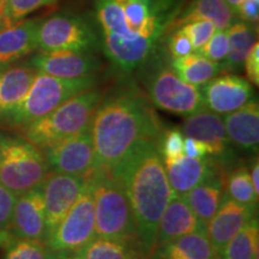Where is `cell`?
Instances as JSON below:
<instances>
[{"mask_svg":"<svg viewBox=\"0 0 259 259\" xmlns=\"http://www.w3.org/2000/svg\"><path fill=\"white\" fill-rule=\"evenodd\" d=\"M181 30L191 42L193 52H199L218 29L209 21H192L181 25Z\"/></svg>","mask_w":259,"mask_h":259,"instance_id":"obj_33","label":"cell"},{"mask_svg":"<svg viewBox=\"0 0 259 259\" xmlns=\"http://www.w3.org/2000/svg\"><path fill=\"white\" fill-rule=\"evenodd\" d=\"M85 183L87 177L69 176L53 171H51L42 183L46 211V240L78 199Z\"/></svg>","mask_w":259,"mask_h":259,"instance_id":"obj_12","label":"cell"},{"mask_svg":"<svg viewBox=\"0 0 259 259\" xmlns=\"http://www.w3.org/2000/svg\"><path fill=\"white\" fill-rule=\"evenodd\" d=\"M200 229L205 228L194 216L184 196L173 193L158 221L155 247Z\"/></svg>","mask_w":259,"mask_h":259,"instance_id":"obj_20","label":"cell"},{"mask_svg":"<svg viewBox=\"0 0 259 259\" xmlns=\"http://www.w3.org/2000/svg\"><path fill=\"white\" fill-rule=\"evenodd\" d=\"M192 21H209L218 30H227L236 21V17L226 0H193L177 16L169 30L180 28Z\"/></svg>","mask_w":259,"mask_h":259,"instance_id":"obj_24","label":"cell"},{"mask_svg":"<svg viewBox=\"0 0 259 259\" xmlns=\"http://www.w3.org/2000/svg\"><path fill=\"white\" fill-rule=\"evenodd\" d=\"M102 99V92L94 88L80 93L48 114L21 127L23 137L42 151L46 150L58 142L90 127Z\"/></svg>","mask_w":259,"mask_h":259,"instance_id":"obj_4","label":"cell"},{"mask_svg":"<svg viewBox=\"0 0 259 259\" xmlns=\"http://www.w3.org/2000/svg\"><path fill=\"white\" fill-rule=\"evenodd\" d=\"M248 173H250V179L252 186H253L254 189V192L259 194V162L257 156H255L253 158V161H252Z\"/></svg>","mask_w":259,"mask_h":259,"instance_id":"obj_41","label":"cell"},{"mask_svg":"<svg viewBox=\"0 0 259 259\" xmlns=\"http://www.w3.org/2000/svg\"><path fill=\"white\" fill-rule=\"evenodd\" d=\"M242 2H244V0H226L227 4L231 6V9L233 10V12H235V10L239 8V5H240Z\"/></svg>","mask_w":259,"mask_h":259,"instance_id":"obj_44","label":"cell"},{"mask_svg":"<svg viewBox=\"0 0 259 259\" xmlns=\"http://www.w3.org/2000/svg\"><path fill=\"white\" fill-rule=\"evenodd\" d=\"M204 108L226 115L245 106L253 99L251 83L235 74H222L200 87Z\"/></svg>","mask_w":259,"mask_h":259,"instance_id":"obj_13","label":"cell"},{"mask_svg":"<svg viewBox=\"0 0 259 259\" xmlns=\"http://www.w3.org/2000/svg\"><path fill=\"white\" fill-rule=\"evenodd\" d=\"M184 138L183 132L178 128L162 132L158 143L162 158H176L184 155Z\"/></svg>","mask_w":259,"mask_h":259,"instance_id":"obj_35","label":"cell"},{"mask_svg":"<svg viewBox=\"0 0 259 259\" xmlns=\"http://www.w3.org/2000/svg\"><path fill=\"white\" fill-rule=\"evenodd\" d=\"M150 259H219V254L210 244L205 229H200L156 246Z\"/></svg>","mask_w":259,"mask_h":259,"instance_id":"obj_23","label":"cell"},{"mask_svg":"<svg viewBox=\"0 0 259 259\" xmlns=\"http://www.w3.org/2000/svg\"><path fill=\"white\" fill-rule=\"evenodd\" d=\"M184 155L191 158H205L210 156L208 147L191 137L184 138Z\"/></svg>","mask_w":259,"mask_h":259,"instance_id":"obj_40","label":"cell"},{"mask_svg":"<svg viewBox=\"0 0 259 259\" xmlns=\"http://www.w3.org/2000/svg\"><path fill=\"white\" fill-rule=\"evenodd\" d=\"M223 124L229 141L245 153H257L259 143V106L252 99L245 106L225 115Z\"/></svg>","mask_w":259,"mask_h":259,"instance_id":"obj_18","label":"cell"},{"mask_svg":"<svg viewBox=\"0 0 259 259\" xmlns=\"http://www.w3.org/2000/svg\"><path fill=\"white\" fill-rule=\"evenodd\" d=\"M6 27H8V25H6L4 18H0V30H2V29L6 28Z\"/></svg>","mask_w":259,"mask_h":259,"instance_id":"obj_45","label":"cell"},{"mask_svg":"<svg viewBox=\"0 0 259 259\" xmlns=\"http://www.w3.org/2000/svg\"><path fill=\"white\" fill-rule=\"evenodd\" d=\"M41 185L17 196L8 226L16 239L46 240V211Z\"/></svg>","mask_w":259,"mask_h":259,"instance_id":"obj_15","label":"cell"},{"mask_svg":"<svg viewBox=\"0 0 259 259\" xmlns=\"http://www.w3.org/2000/svg\"><path fill=\"white\" fill-rule=\"evenodd\" d=\"M228 34V56L222 64L223 70L240 71L244 67L246 56L255 44L257 30L254 24L244 21H235L227 29Z\"/></svg>","mask_w":259,"mask_h":259,"instance_id":"obj_27","label":"cell"},{"mask_svg":"<svg viewBox=\"0 0 259 259\" xmlns=\"http://www.w3.org/2000/svg\"><path fill=\"white\" fill-rule=\"evenodd\" d=\"M257 204H242L225 196L221 205L205 226V233L213 250H222L232 238L255 218Z\"/></svg>","mask_w":259,"mask_h":259,"instance_id":"obj_16","label":"cell"},{"mask_svg":"<svg viewBox=\"0 0 259 259\" xmlns=\"http://www.w3.org/2000/svg\"><path fill=\"white\" fill-rule=\"evenodd\" d=\"M90 131L95 150L94 169L112 170L139 143L160 137L162 124L144 96L127 90L102 99Z\"/></svg>","mask_w":259,"mask_h":259,"instance_id":"obj_2","label":"cell"},{"mask_svg":"<svg viewBox=\"0 0 259 259\" xmlns=\"http://www.w3.org/2000/svg\"><path fill=\"white\" fill-rule=\"evenodd\" d=\"M95 76L80 78H59L37 72L24 99L8 114L0 116L15 127H23L63 105L80 93L93 89Z\"/></svg>","mask_w":259,"mask_h":259,"instance_id":"obj_6","label":"cell"},{"mask_svg":"<svg viewBox=\"0 0 259 259\" xmlns=\"http://www.w3.org/2000/svg\"><path fill=\"white\" fill-rule=\"evenodd\" d=\"M219 259H259V225L257 216L219 252Z\"/></svg>","mask_w":259,"mask_h":259,"instance_id":"obj_29","label":"cell"},{"mask_svg":"<svg viewBox=\"0 0 259 259\" xmlns=\"http://www.w3.org/2000/svg\"><path fill=\"white\" fill-rule=\"evenodd\" d=\"M36 74L37 70L28 65L0 71V116L8 114L24 99Z\"/></svg>","mask_w":259,"mask_h":259,"instance_id":"obj_25","label":"cell"},{"mask_svg":"<svg viewBox=\"0 0 259 259\" xmlns=\"http://www.w3.org/2000/svg\"><path fill=\"white\" fill-rule=\"evenodd\" d=\"M44 151L53 173L88 177L95 168V150L90 127L58 142Z\"/></svg>","mask_w":259,"mask_h":259,"instance_id":"obj_11","label":"cell"},{"mask_svg":"<svg viewBox=\"0 0 259 259\" xmlns=\"http://www.w3.org/2000/svg\"><path fill=\"white\" fill-rule=\"evenodd\" d=\"M95 204L89 176L78 199L45 244L51 252H74L95 238Z\"/></svg>","mask_w":259,"mask_h":259,"instance_id":"obj_9","label":"cell"},{"mask_svg":"<svg viewBox=\"0 0 259 259\" xmlns=\"http://www.w3.org/2000/svg\"><path fill=\"white\" fill-rule=\"evenodd\" d=\"M48 259H77L73 252H51Z\"/></svg>","mask_w":259,"mask_h":259,"instance_id":"obj_42","label":"cell"},{"mask_svg":"<svg viewBox=\"0 0 259 259\" xmlns=\"http://www.w3.org/2000/svg\"><path fill=\"white\" fill-rule=\"evenodd\" d=\"M51 251L45 242L17 239L6 247L4 259H48Z\"/></svg>","mask_w":259,"mask_h":259,"instance_id":"obj_32","label":"cell"},{"mask_svg":"<svg viewBox=\"0 0 259 259\" xmlns=\"http://www.w3.org/2000/svg\"><path fill=\"white\" fill-rule=\"evenodd\" d=\"M228 34L227 30H215L209 41L202 47L198 53L215 63H223L228 56Z\"/></svg>","mask_w":259,"mask_h":259,"instance_id":"obj_34","label":"cell"},{"mask_svg":"<svg viewBox=\"0 0 259 259\" xmlns=\"http://www.w3.org/2000/svg\"><path fill=\"white\" fill-rule=\"evenodd\" d=\"M31 66L59 78H80L94 76L101 69V61L88 52H40L32 57Z\"/></svg>","mask_w":259,"mask_h":259,"instance_id":"obj_17","label":"cell"},{"mask_svg":"<svg viewBox=\"0 0 259 259\" xmlns=\"http://www.w3.org/2000/svg\"><path fill=\"white\" fill-rule=\"evenodd\" d=\"M106 57L124 72L143 67L178 16V0H96Z\"/></svg>","mask_w":259,"mask_h":259,"instance_id":"obj_1","label":"cell"},{"mask_svg":"<svg viewBox=\"0 0 259 259\" xmlns=\"http://www.w3.org/2000/svg\"><path fill=\"white\" fill-rule=\"evenodd\" d=\"M239 21L257 23L259 17V0H244L234 12Z\"/></svg>","mask_w":259,"mask_h":259,"instance_id":"obj_39","label":"cell"},{"mask_svg":"<svg viewBox=\"0 0 259 259\" xmlns=\"http://www.w3.org/2000/svg\"><path fill=\"white\" fill-rule=\"evenodd\" d=\"M57 0H4L3 4V18L6 25H12L31 14L35 10L54 4Z\"/></svg>","mask_w":259,"mask_h":259,"instance_id":"obj_31","label":"cell"},{"mask_svg":"<svg viewBox=\"0 0 259 259\" xmlns=\"http://www.w3.org/2000/svg\"><path fill=\"white\" fill-rule=\"evenodd\" d=\"M162 161L170 189L179 196L189 192L219 167L210 157L191 158L181 155L176 158H162Z\"/></svg>","mask_w":259,"mask_h":259,"instance_id":"obj_19","label":"cell"},{"mask_svg":"<svg viewBox=\"0 0 259 259\" xmlns=\"http://www.w3.org/2000/svg\"><path fill=\"white\" fill-rule=\"evenodd\" d=\"M144 85L150 102L164 112L189 115L204 108L199 87L181 79L170 61H156L145 76Z\"/></svg>","mask_w":259,"mask_h":259,"instance_id":"obj_8","label":"cell"},{"mask_svg":"<svg viewBox=\"0 0 259 259\" xmlns=\"http://www.w3.org/2000/svg\"><path fill=\"white\" fill-rule=\"evenodd\" d=\"M150 253H147L143 250H138L135 252V254L130 259H150Z\"/></svg>","mask_w":259,"mask_h":259,"instance_id":"obj_43","label":"cell"},{"mask_svg":"<svg viewBox=\"0 0 259 259\" xmlns=\"http://www.w3.org/2000/svg\"><path fill=\"white\" fill-rule=\"evenodd\" d=\"M40 21H19L0 30V71L37 50Z\"/></svg>","mask_w":259,"mask_h":259,"instance_id":"obj_21","label":"cell"},{"mask_svg":"<svg viewBox=\"0 0 259 259\" xmlns=\"http://www.w3.org/2000/svg\"><path fill=\"white\" fill-rule=\"evenodd\" d=\"M244 67L247 74L248 79L251 80L254 85L259 84V44L255 41V44L252 46L250 52L246 56Z\"/></svg>","mask_w":259,"mask_h":259,"instance_id":"obj_38","label":"cell"},{"mask_svg":"<svg viewBox=\"0 0 259 259\" xmlns=\"http://www.w3.org/2000/svg\"><path fill=\"white\" fill-rule=\"evenodd\" d=\"M89 178L95 204L96 236L139 244L134 212L120 183L106 169H94Z\"/></svg>","mask_w":259,"mask_h":259,"instance_id":"obj_5","label":"cell"},{"mask_svg":"<svg viewBox=\"0 0 259 259\" xmlns=\"http://www.w3.org/2000/svg\"><path fill=\"white\" fill-rule=\"evenodd\" d=\"M17 196L0 184V229L9 226Z\"/></svg>","mask_w":259,"mask_h":259,"instance_id":"obj_37","label":"cell"},{"mask_svg":"<svg viewBox=\"0 0 259 259\" xmlns=\"http://www.w3.org/2000/svg\"><path fill=\"white\" fill-rule=\"evenodd\" d=\"M170 66L181 79L199 88L223 71L221 63H215L198 52L181 58H170Z\"/></svg>","mask_w":259,"mask_h":259,"instance_id":"obj_26","label":"cell"},{"mask_svg":"<svg viewBox=\"0 0 259 259\" xmlns=\"http://www.w3.org/2000/svg\"><path fill=\"white\" fill-rule=\"evenodd\" d=\"M51 173L40 148L19 136L0 134V184L16 196L40 186Z\"/></svg>","mask_w":259,"mask_h":259,"instance_id":"obj_7","label":"cell"},{"mask_svg":"<svg viewBox=\"0 0 259 259\" xmlns=\"http://www.w3.org/2000/svg\"><path fill=\"white\" fill-rule=\"evenodd\" d=\"M225 196V178L220 171V167H218L198 185L184 194V198L194 216L205 228L210 219L218 211Z\"/></svg>","mask_w":259,"mask_h":259,"instance_id":"obj_22","label":"cell"},{"mask_svg":"<svg viewBox=\"0 0 259 259\" xmlns=\"http://www.w3.org/2000/svg\"><path fill=\"white\" fill-rule=\"evenodd\" d=\"M169 36L167 38V50L170 58H181L192 53L193 48L191 42L180 28L169 30Z\"/></svg>","mask_w":259,"mask_h":259,"instance_id":"obj_36","label":"cell"},{"mask_svg":"<svg viewBox=\"0 0 259 259\" xmlns=\"http://www.w3.org/2000/svg\"><path fill=\"white\" fill-rule=\"evenodd\" d=\"M226 194L242 204H257L258 196L252 186L248 168L241 166L233 169L225 179Z\"/></svg>","mask_w":259,"mask_h":259,"instance_id":"obj_30","label":"cell"},{"mask_svg":"<svg viewBox=\"0 0 259 259\" xmlns=\"http://www.w3.org/2000/svg\"><path fill=\"white\" fill-rule=\"evenodd\" d=\"M160 137L139 143L111 170L127 196L139 246L150 254L158 221L173 196L160 153Z\"/></svg>","mask_w":259,"mask_h":259,"instance_id":"obj_3","label":"cell"},{"mask_svg":"<svg viewBox=\"0 0 259 259\" xmlns=\"http://www.w3.org/2000/svg\"><path fill=\"white\" fill-rule=\"evenodd\" d=\"M37 50L41 52H88L101 46L99 36L88 22L72 16L56 15L40 22L36 31Z\"/></svg>","mask_w":259,"mask_h":259,"instance_id":"obj_10","label":"cell"},{"mask_svg":"<svg viewBox=\"0 0 259 259\" xmlns=\"http://www.w3.org/2000/svg\"><path fill=\"white\" fill-rule=\"evenodd\" d=\"M138 250L142 247L137 242L95 236L73 253L77 259H130Z\"/></svg>","mask_w":259,"mask_h":259,"instance_id":"obj_28","label":"cell"},{"mask_svg":"<svg viewBox=\"0 0 259 259\" xmlns=\"http://www.w3.org/2000/svg\"><path fill=\"white\" fill-rule=\"evenodd\" d=\"M183 135L205 144L210 156L218 158L216 163H225L231 157L232 143L227 136L222 116L208 108L186 115L183 122Z\"/></svg>","mask_w":259,"mask_h":259,"instance_id":"obj_14","label":"cell"},{"mask_svg":"<svg viewBox=\"0 0 259 259\" xmlns=\"http://www.w3.org/2000/svg\"><path fill=\"white\" fill-rule=\"evenodd\" d=\"M3 2H4V0H0V3H3Z\"/></svg>","mask_w":259,"mask_h":259,"instance_id":"obj_46","label":"cell"}]
</instances>
